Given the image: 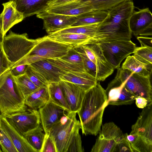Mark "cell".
<instances>
[{
    "instance_id": "33",
    "label": "cell",
    "mask_w": 152,
    "mask_h": 152,
    "mask_svg": "<svg viewBox=\"0 0 152 152\" xmlns=\"http://www.w3.org/2000/svg\"><path fill=\"white\" fill-rule=\"evenodd\" d=\"M73 48L81 56L86 72L96 78L98 81V75L96 66L88 57L82 47L77 45L73 47Z\"/></svg>"
},
{
    "instance_id": "46",
    "label": "cell",
    "mask_w": 152,
    "mask_h": 152,
    "mask_svg": "<svg viewBox=\"0 0 152 152\" xmlns=\"http://www.w3.org/2000/svg\"><path fill=\"white\" fill-rule=\"evenodd\" d=\"M135 100L136 106L140 108L143 109L148 104V100L144 97H136Z\"/></svg>"
},
{
    "instance_id": "12",
    "label": "cell",
    "mask_w": 152,
    "mask_h": 152,
    "mask_svg": "<svg viewBox=\"0 0 152 152\" xmlns=\"http://www.w3.org/2000/svg\"><path fill=\"white\" fill-rule=\"evenodd\" d=\"M86 56L96 66L98 81H103L110 75L114 69L105 58L99 43L84 42L80 45Z\"/></svg>"
},
{
    "instance_id": "30",
    "label": "cell",
    "mask_w": 152,
    "mask_h": 152,
    "mask_svg": "<svg viewBox=\"0 0 152 152\" xmlns=\"http://www.w3.org/2000/svg\"><path fill=\"white\" fill-rule=\"evenodd\" d=\"M99 23H97L84 26H71L53 34H75L86 35L91 38L95 34Z\"/></svg>"
},
{
    "instance_id": "40",
    "label": "cell",
    "mask_w": 152,
    "mask_h": 152,
    "mask_svg": "<svg viewBox=\"0 0 152 152\" xmlns=\"http://www.w3.org/2000/svg\"><path fill=\"white\" fill-rule=\"evenodd\" d=\"M2 40V35L0 32V76L10 69L9 62L3 50Z\"/></svg>"
},
{
    "instance_id": "9",
    "label": "cell",
    "mask_w": 152,
    "mask_h": 152,
    "mask_svg": "<svg viewBox=\"0 0 152 152\" xmlns=\"http://www.w3.org/2000/svg\"><path fill=\"white\" fill-rule=\"evenodd\" d=\"M28 107L23 111L4 116L8 122L23 136L24 134L38 126L41 123L38 111Z\"/></svg>"
},
{
    "instance_id": "16",
    "label": "cell",
    "mask_w": 152,
    "mask_h": 152,
    "mask_svg": "<svg viewBox=\"0 0 152 152\" xmlns=\"http://www.w3.org/2000/svg\"><path fill=\"white\" fill-rule=\"evenodd\" d=\"M59 83L71 112L77 113L80 108L86 91L70 82L61 80Z\"/></svg>"
},
{
    "instance_id": "24",
    "label": "cell",
    "mask_w": 152,
    "mask_h": 152,
    "mask_svg": "<svg viewBox=\"0 0 152 152\" xmlns=\"http://www.w3.org/2000/svg\"><path fill=\"white\" fill-rule=\"evenodd\" d=\"M121 68L145 77H150L152 64L143 63L133 56H129L123 63Z\"/></svg>"
},
{
    "instance_id": "17",
    "label": "cell",
    "mask_w": 152,
    "mask_h": 152,
    "mask_svg": "<svg viewBox=\"0 0 152 152\" xmlns=\"http://www.w3.org/2000/svg\"><path fill=\"white\" fill-rule=\"evenodd\" d=\"M43 10L49 13L76 17L94 11L87 1L83 0L46 7Z\"/></svg>"
},
{
    "instance_id": "10",
    "label": "cell",
    "mask_w": 152,
    "mask_h": 152,
    "mask_svg": "<svg viewBox=\"0 0 152 152\" xmlns=\"http://www.w3.org/2000/svg\"><path fill=\"white\" fill-rule=\"evenodd\" d=\"M91 152H115L117 143L124 134L113 122L104 124Z\"/></svg>"
},
{
    "instance_id": "44",
    "label": "cell",
    "mask_w": 152,
    "mask_h": 152,
    "mask_svg": "<svg viewBox=\"0 0 152 152\" xmlns=\"http://www.w3.org/2000/svg\"><path fill=\"white\" fill-rule=\"evenodd\" d=\"M137 39L141 44V47L152 48V37L138 36Z\"/></svg>"
},
{
    "instance_id": "34",
    "label": "cell",
    "mask_w": 152,
    "mask_h": 152,
    "mask_svg": "<svg viewBox=\"0 0 152 152\" xmlns=\"http://www.w3.org/2000/svg\"><path fill=\"white\" fill-rule=\"evenodd\" d=\"M46 60L53 65L65 72H86L83 66L70 63L59 58Z\"/></svg>"
},
{
    "instance_id": "39",
    "label": "cell",
    "mask_w": 152,
    "mask_h": 152,
    "mask_svg": "<svg viewBox=\"0 0 152 152\" xmlns=\"http://www.w3.org/2000/svg\"><path fill=\"white\" fill-rule=\"evenodd\" d=\"M59 58L70 63L83 66L81 56L74 49L73 47L70 49L65 55Z\"/></svg>"
},
{
    "instance_id": "26",
    "label": "cell",
    "mask_w": 152,
    "mask_h": 152,
    "mask_svg": "<svg viewBox=\"0 0 152 152\" xmlns=\"http://www.w3.org/2000/svg\"><path fill=\"white\" fill-rule=\"evenodd\" d=\"M107 11L94 10L86 12L77 16L76 22L72 26H77L100 23L106 17Z\"/></svg>"
},
{
    "instance_id": "15",
    "label": "cell",
    "mask_w": 152,
    "mask_h": 152,
    "mask_svg": "<svg viewBox=\"0 0 152 152\" xmlns=\"http://www.w3.org/2000/svg\"><path fill=\"white\" fill-rule=\"evenodd\" d=\"M41 126L45 134L48 133L52 127L58 122L67 112L50 99L38 111Z\"/></svg>"
},
{
    "instance_id": "20",
    "label": "cell",
    "mask_w": 152,
    "mask_h": 152,
    "mask_svg": "<svg viewBox=\"0 0 152 152\" xmlns=\"http://www.w3.org/2000/svg\"><path fill=\"white\" fill-rule=\"evenodd\" d=\"M49 83H58L60 75L65 72L52 64L47 60H43L29 64Z\"/></svg>"
},
{
    "instance_id": "36",
    "label": "cell",
    "mask_w": 152,
    "mask_h": 152,
    "mask_svg": "<svg viewBox=\"0 0 152 152\" xmlns=\"http://www.w3.org/2000/svg\"><path fill=\"white\" fill-rule=\"evenodd\" d=\"M135 99V97L124 86L117 99L115 101L108 103V105L119 106L131 104L134 102Z\"/></svg>"
},
{
    "instance_id": "48",
    "label": "cell",
    "mask_w": 152,
    "mask_h": 152,
    "mask_svg": "<svg viewBox=\"0 0 152 152\" xmlns=\"http://www.w3.org/2000/svg\"><path fill=\"white\" fill-rule=\"evenodd\" d=\"M2 116L0 113V129H1V118Z\"/></svg>"
},
{
    "instance_id": "47",
    "label": "cell",
    "mask_w": 152,
    "mask_h": 152,
    "mask_svg": "<svg viewBox=\"0 0 152 152\" xmlns=\"http://www.w3.org/2000/svg\"><path fill=\"white\" fill-rule=\"evenodd\" d=\"M2 29V14H0V32L1 33Z\"/></svg>"
},
{
    "instance_id": "25",
    "label": "cell",
    "mask_w": 152,
    "mask_h": 152,
    "mask_svg": "<svg viewBox=\"0 0 152 152\" xmlns=\"http://www.w3.org/2000/svg\"><path fill=\"white\" fill-rule=\"evenodd\" d=\"M80 121L77 119L69 136L64 152H83L81 137Z\"/></svg>"
},
{
    "instance_id": "45",
    "label": "cell",
    "mask_w": 152,
    "mask_h": 152,
    "mask_svg": "<svg viewBox=\"0 0 152 152\" xmlns=\"http://www.w3.org/2000/svg\"><path fill=\"white\" fill-rule=\"evenodd\" d=\"M81 0H50L48 2L45 8Z\"/></svg>"
},
{
    "instance_id": "1",
    "label": "cell",
    "mask_w": 152,
    "mask_h": 152,
    "mask_svg": "<svg viewBox=\"0 0 152 152\" xmlns=\"http://www.w3.org/2000/svg\"><path fill=\"white\" fill-rule=\"evenodd\" d=\"M134 7L132 1L123 2L108 10L107 16L99 24L95 34L85 42L130 40L132 33L129 21Z\"/></svg>"
},
{
    "instance_id": "18",
    "label": "cell",
    "mask_w": 152,
    "mask_h": 152,
    "mask_svg": "<svg viewBox=\"0 0 152 152\" xmlns=\"http://www.w3.org/2000/svg\"><path fill=\"white\" fill-rule=\"evenodd\" d=\"M2 4L4 9L1 13L2 21L1 34L3 38L11 28L22 21L25 18L23 13L17 10L14 0H10Z\"/></svg>"
},
{
    "instance_id": "19",
    "label": "cell",
    "mask_w": 152,
    "mask_h": 152,
    "mask_svg": "<svg viewBox=\"0 0 152 152\" xmlns=\"http://www.w3.org/2000/svg\"><path fill=\"white\" fill-rule=\"evenodd\" d=\"M1 129L11 139L18 152H37L24 137L8 122L4 116H2L1 118Z\"/></svg>"
},
{
    "instance_id": "29",
    "label": "cell",
    "mask_w": 152,
    "mask_h": 152,
    "mask_svg": "<svg viewBox=\"0 0 152 152\" xmlns=\"http://www.w3.org/2000/svg\"><path fill=\"white\" fill-rule=\"evenodd\" d=\"M45 135L44 130L40 124L23 134V136L37 152H41Z\"/></svg>"
},
{
    "instance_id": "32",
    "label": "cell",
    "mask_w": 152,
    "mask_h": 152,
    "mask_svg": "<svg viewBox=\"0 0 152 152\" xmlns=\"http://www.w3.org/2000/svg\"><path fill=\"white\" fill-rule=\"evenodd\" d=\"M87 2L94 10L107 11L123 2L133 0H83Z\"/></svg>"
},
{
    "instance_id": "2",
    "label": "cell",
    "mask_w": 152,
    "mask_h": 152,
    "mask_svg": "<svg viewBox=\"0 0 152 152\" xmlns=\"http://www.w3.org/2000/svg\"><path fill=\"white\" fill-rule=\"evenodd\" d=\"M107 105L105 90L99 82L86 91L77 113L83 134L96 136L99 132L104 111Z\"/></svg>"
},
{
    "instance_id": "21",
    "label": "cell",
    "mask_w": 152,
    "mask_h": 152,
    "mask_svg": "<svg viewBox=\"0 0 152 152\" xmlns=\"http://www.w3.org/2000/svg\"><path fill=\"white\" fill-rule=\"evenodd\" d=\"M60 78L61 80L76 84L86 91L94 86L98 81L86 72H65L60 75Z\"/></svg>"
},
{
    "instance_id": "35",
    "label": "cell",
    "mask_w": 152,
    "mask_h": 152,
    "mask_svg": "<svg viewBox=\"0 0 152 152\" xmlns=\"http://www.w3.org/2000/svg\"><path fill=\"white\" fill-rule=\"evenodd\" d=\"M133 55L141 62L146 64H152V48L137 47Z\"/></svg>"
},
{
    "instance_id": "42",
    "label": "cell",
    "mask_w": 152,
    "mask_h": 152,
    "mask_svg": "<svg viewBox=\"0 0 152 152\" xmlns=\"http://www.w3.org/2000/svg\"><path fill=\"white\" fill-rule=\"evenodd\" d=\"M115 152H133L129 142L126 138V133L123 134L118 142Z\"/></svg>"
},
{
    "instance_id": "11",
    "label": "cell",
    "mask_w": 152,
    "mask_h": 152,
    "mask_svg": "<svg viewBox=\"0 0 152 152\" xmlns=\"http://www.w3.org/2000/svg\"><path fill=\"white\" fill-rule=\"evenodd\" d=\"M76 113L67 112L48 132L54 142L56 152H64L69 135L77 120Z\"/></svg>"
},
{
    "instance_id": "3",
    "label": "cell",
    "mask_w": 152,
    "mask_h": 152,
    "mask_svg": "<svg viewBox=\"0 0 152 152\" xmlns=\"http://www.w3.org/2000/svg\"><path fill=\"white\" fill-rule=\"evenodd\" d=\"M142 109L130 134L126 133L133 152H152V103Z\"/></svg>"
},
{
    "instance_id": "28",
    "label": "cell",
    "mask_w": 152,
    "mask_h": 152,
    "mask_svg": "<svg viewBox=\"0 0 152 152\" xmlns=\"http://www.w3.org/2000/svg\"><path fill=\"white\" fill-rule=\"evenodd\" d=\"M48 36L55 41L70 45L73 47L81 45L90 38L86 35L71 33L52 34Z\"/></svg>"
},
{
    "instance_id": "38",
    "label": "cell",
    "mask_w": 152,
    "mask_h": 152,
    "mask_svg": "<svg viewBox=\"0 0 152 152\" xmlns=\"http://www.w3.org/2000/svg\"><path fill=\"white\" fill-rule=\"evenodd\" d=\"M0 146L3 152H18L11 139L1 129H0Z\"/></svg>"
},
{
    "instance_id": "23",
    "label": "cell",
    "mask_w": 152,
    "mask_h": 152,
    "mask_svg": "<svg viewBox=\"0 0 152 152\" xmlns=\"http://www.w3.org/2000/svg\"><path fill=\"white\" fill-rule=\"evenodd\" d=\"M48 86L39 88L25 99V104L28 107L37 110L50 100Z\"/></svg>"
},
{
    "instance_id": "27",
    "label": "cell",
    "mask_w": 152,
    "mask_h": 152,
    "mask_svg": "<svg viewBox=\"0 0 152 152\" xmlns=\"http://www.w3.org/2000/svg\"><path fill=\"white\" fill-rule=\"evenodd\" d=\"M48 88L50 99L51 101L63 108L67 112H71L59 82L49 83Z\"/></svg>"
},
{
    "instance_id": "6",
    "label": "cell",
    "mask_w": 152,
    "mask_h": 152,
    "mask_svg": "<svg viewBox=\"0 0 152 152\" xmlns=\"http://www.w3.org/2000/svg\"><path fill=\"white\" fill-rule=\"evenodd\" d=\"M73 47L71 45L53 40L48 35L45 36L40 38L38 42L26 57L12 68L41 60L61 58Z\"/></svg>"
},
{
    "instance_id": "43",
    "label": "cell",
    "mask_w": 152,
    "mask_h": 152,
    "mask_svg": "<svg viewBox=\"0 0 152 152\" xmlns=\"http://www.w3.org/2000/svg\"><path fill=\"white\" fill-rule=\"evenodd\" d=\"M28 64H23L17 66L10 69L12 75L16 77L23 75L26 73Z\"/></svg>"
},
{
    "instance_id": "7",
    "label": "cell",
    "mask_w": 152,
    "mask_h": 152,
    "mask_svg": "<svg viewBox=\"0 0 152 152\" xmlns=\"http://www.w3.org/2000/svg\"><path fill=\"white\" fill-rule=\"evenodd\" d=\"M115 78L124 84V87L135 98H145L152 103V86L150 77H145L121 68L117 69Z\"/></svg>"
},
{
    "instance_id": "8",
    "label": "cell",
    "mask_w": 152,
    "mask_h": 152,
    "mask_svg": "<svg viewBox=\"0 0 152 152\" xmlns=\"http://www.w3.org/2000/svg\"><path fill=\"white\" fill-rule=\"evenodd\" d=\"M99 43L105 58L114 69L119 68L122 61L133 53L137 47L131 40Z\"/></svg>"
},
{
    "instance_id": "37",
    "label": "cell",
    "mask_w": 152,
    "mask_h": 152,
    "mask_svg": "<svg viewBox=\"0 0 152 152\" xmlns=\"http://www.w3.org/2000/svg\"><path fill=\"white\" fill-rule=\"evenodd\" d=\"M26 73L31 81L38 88L48 86V83L29 64H28Z\"/></svg>"
},
{
    "instance_id": "13",
    "label": "cell",
    "mask_w": 152,
    "mask_h": 152,
    "mask_svg": "<svg viewBox=\"0 0 152 152\" xmlns=\"http://www.w3.org/2000/svg\"><path fill=\"white\" fill-rule=\"evenodd\" d=\"M132 34L135 36H152V14L148 8L134 12L129 21Z\"/></svg>"
},
{
    "instance_id": "14",
    "label": "cell",
    "mask_w": 152,
    "mask_h": 152,
    "mask_svg": "<svg viewBox=\"0 0 152 152\" xmlns=\"http://www.w3.org/2000/svg\"><path fill=\"white\" fill-rule=\"evenodd\" d=\"M36 15L43 20V28L48 35L72 26L77 20L76 16L51 13L44 10Z\"/></svg>"
},
{
    "instance_id": "41",
    "label": "cell",
    "mask_w": 152,
    "mask_h": 152,
    "mask_svg": "<svg viewBox=\"0 0 152 152\" xmlns=\"http://www.w3.org/2000/svg\"><path fill=\"white\" fill-rule=\"evenodd\" d=\"M40 152H56L54 142L51 136L48 133L45 134Z\"/></svg>"
},
{
    "instance_id": "4",
    "label": "cell",
    "mask_w": 152,
    "mask_h": 152,
    "mask_svg": "<svg viewBox=\"0 0 152 152\" xmlns=\"http://www.w3.org/2000/svg\"><path fill=\"white\" fill-rule=\"evenodd\" d=\"M27 106L10 69L0 76V113L2 116L23 111Z\"/></svg>"
},
{
    "instance_id": "5",
    "label": "cell",
    "mask_w": 152,
    "mask_h": 152,
    "mask_svg": "<svg viewBox=\"0 0 152 152\" xmlns=\"http://www.w3.org/2000/svg\"><path fill=\"white\" fill-rule=\"evenodd\" d=\"M40 39H30L26 33L18 34L11 30L2 38L3 50L9 62L10 69L26 57Z\"/></svg>"
},
{
    "instance_id": "49",
    "label": "cell",
    "mask_w": 152,
    "mask_h": 152,
    "mask_svg": "<svg viewBox=\"0 0 152 152\" xmlns=\"http://www.w3.org/2000/svg\"><path fill=\"white\" fill-rule=\"evenodd\" d=\"M2 152V151L1 149V147H0V152Z\"/></svg>"
},
{
    "instance_id": "31",
    "label": "cell",
    "mask_w": 152,
    "mask_h": 152,
    "mask_svg": "<svg viewBox=\"0 0 152 152\" xmlns=\"http://www.w3.org/2000/svg\"><path fill=\"white\" fill-rule=\"evenodd\" d=\"M14 77L25 99L39 88L31 81L26 73Z\"/></svg>"
},
{
    "instance_id": "22",
    "label": "cell",
    "mask_w": 152,
    "mask_h": 152,
    "mask_svg": "<svg viewBox=\"0 0 152 152\" xmlns=\"http://www.w3.org/2000/svg\"><path fill=\"white\" fill-rule=\"evenodd\" d=\"M15 2L16 8L23 13L25 18L43 11L50 0H14Z\"/></svg>"
}]
</instances>
